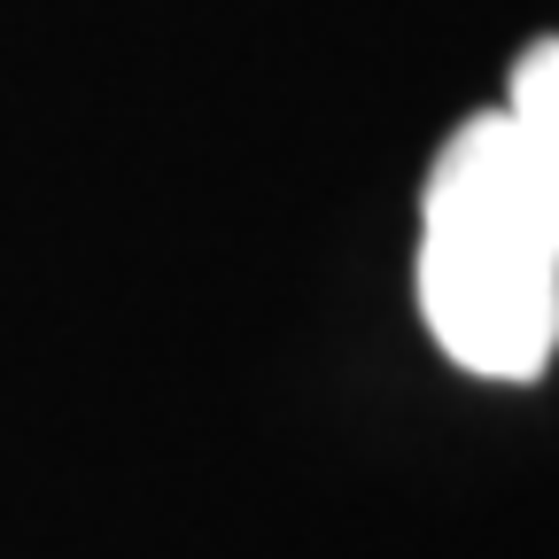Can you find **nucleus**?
Here are the masks:
<instances>
[{"label":"nucleus","mask_w":559,"mask_h":559,"mask_svg":"<svg viewBox=\"0 0 559 559\" xmlns=\"http://www.w3.org/2000/svg\"><path fill=\"white\" fill-rule=\"evenodd\" d=\"M419 311L443 358L481 381H536L559 342V257L498 109L466 117L428 171Z\"/></svg>","instance_id":"f257e3e1"},{"label":"nucleus","mask_w":559,"mask_h":559,"mask_svg":"<svg viewBox=\"0 0 559 559\" xmlns=\"http://www.w3.org/2000/svg\"><path fill=\"white\" fill-rule=\"evenodd\" d=\"M513 124V148H521V171H528V194H536V218L551 234V257H559V39L528 47L513 62V94L498 109Z\"/></svg>","instance_id":"f03ea898"}]
</instances>
